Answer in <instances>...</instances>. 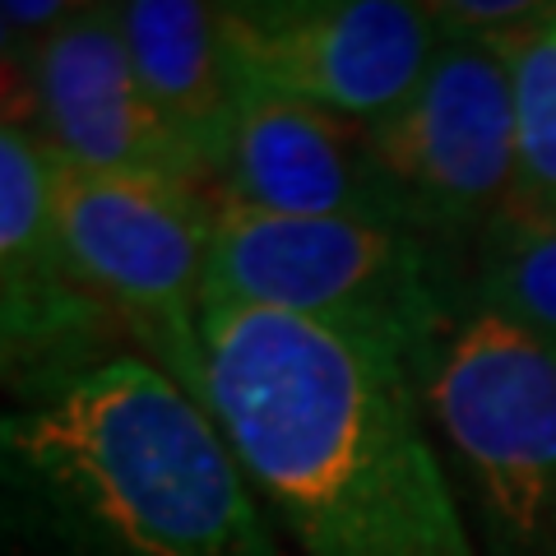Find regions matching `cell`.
<instances>
[{"label": "cell", "instance_id": "cell-1", "mask_svg": "<svg viewBox=\"0 0 556 556\" xmlns=\"http://www.w3.org/2000/svg\"><path fill=\"white\" fill-rule=\"evenodd\" d=\"M204 371L208 413L292 556H478L399 362L298 316L208 306Z\"/></svg>", "mask_w": 556, "mask_h": 556}, {"label": "cell", "instance_id": "cell-2", "mask_svg": "<svg viewBox=\"0 0 556 556\" xmlns=\"http://www.w3.org/2000/svg\"><path fill=\"white\" fill-rule=\"evenodd\" d=\"M0 556H292L218 417L135 348L0 399Z\"/></svg>", "mask_w": 556, "mask_h": 556}, {"label": "cell", "instance_id": "cell-3", "mask_svg": "<svg viewBox=\"0 0 556 556\" xmlns=\"http://www.w3.org/2000/svg\"><path fill=\"white\" fill-rule=\"evenodd\" d=\"M473 302V260L445 241L367 218H283L214 200L208 306H255L427 367Z\"/></svg>", "mask_w": 556, "mask_h": 556}, {"label": "cell", "instance_id": "cell-4", "mask_svg": "<svg viewBox=\"0 0 556 556\" xmlns=\"http://www.w3.org/2000/svg\"><path fill=\"white\" fill-rule=\"evenodd\" d=\"M413 386L478 556H556V339L468 302Z\"/></svg>", "mask_w": 556, "mask_h": 556}, {"label": "cell", "instance_id": "cell-5", "mask_svg": "<svg viewBox=\"0 0 556 556\" xmlns=\"http://www.w3.org/2000/svg\"><path fill=\"white\" fill-rule=\"evenodd\" d=\"M51 163L61 237L79 283L121 325L139 357L208 408L204 316L214 195L181 181L70 167L56 153Z\"/></svg>", "mask_w": 556, "mask_h": 556}, {"label": "cell", "instance_id": "cell-6", "mask_svg": "<svg viewBox=\"0 0 556 556\" xmlns=\"http://www.w3.org/2000/svg\"><path fill=\"white\" fill-rule=\"evenodd\" d=\"M218 10L241 89L367 130L408 108L445 38L437 10L404 0H228Z\"/></svg>", "mask_w": 556, "mask_h": 556}, {"label": "cell", "instance_id": "cell-7", "mask_svg": "<svg viewBox=\"0 0 556 556\" xmlns=\"http://www.w3.org/2000/svg\"><path fill=\"white\" fill-rule=\"evenodd\" d=\"M371 135L422 232L473 260L515 195V79L506 42L445 28L413 102Z\"/></svg>", "mask_w": 556, "mask_h": 556}, {"label": "cell", "instance_id": "cell-8", "mask_svg": "<svg viewBox=\"0 0 556 556\" xmlns=\"http://www.w3.org/2000/svg\"><path fill=\"white\" fill-rule=\"evenodd\" d=\"M121 348H130L121 325L65 255L51 149L0 130V399Z\"/></svg>", "mask_w": 556, "mask_h": 556}, {"label": "cell", "instance_id": "cell-9", "mask_svg": "<svg viewBox=\"0 0 556 556\" xmlns=\"http://www.w3.org/2000/svg\"><path fill=\"white\" fill-rule=\"evenodd\" d=\"M214 200L255 214L367 218L422 232L367 126L255 89H247L232 121Z\"/></svg>", "mask_w": 556, "mask_h": 556}, {"label": "cell", "instance_id": "cell-10", "mask_svg": "<svg viewBox=\"0 0 556 556\" xmlns=\"http://www.w3.org/2000/svg\"><path fill=\"white\" fill-rule=\"evenodd\" d=\"M33 65L42 108L38 139L61 163L208 190L200 163L139 84L116 5H75L51 38L33 47Z\"/></svg>", "mask_w": 556, "mask_h": 556}, {"label": "cell", "instance_id": "cell-11", "mask_svg": "<svg viewBox=\"0 0 556 556\" xmlns=\"http://www.w3.org/2000/svg\"><path fill=\"white\" fill-rule=\"evenodd\" d=\"M116 24L144 93L200 163L214 195L223 149L247 98L223 38V10L204 0H116Z\"/></svg>", "mask_w": 556, "mask_h": 556}, {"label": "cell", "instance_id": "cell-12", "mask_svg": "<svg viewBox=\"0 0 556 556\" xmlns=\"http://www.w3.org/2000/svg\"><path fill=\"white\" fill-rule=\"evenodd\" d=\"M473 302L556 339V218L501 214L473 251Z\"/></svg>", "mask_w": 556, "mask_h": 556}, {"label": "cell", "instance_id": "cell-13", "mask_svg": "<svg viewBox=\"0 0 556 556\" xmlns=\"http://www.w3.org/2000/svg\"><path fill=\"white\" fill-rule=\"evenodd\" d=\"M515 79V195L506 214L556 218V14L506 42Z\"/></svg>", "mask_w": 556, "mask_h": 556}, {"label": "cell", "instance_id": "cell-14", "mask_svg": "<svg viewBox=\"0 0 556 556\" xmlns=\"http://www.w3.org/2000/svg\"><path fill=\"white\" fill-rule=\"evenodd\" d=\"M0 130L38 135V65H33V42H24L5 20H0Z\"/></svg>", "mask_w": 556, "mask_h": 556}, {"label": "cell", "instance_id": "cell-15", "mask_svg": "<svg viewBox=\"0 0 556 556\" xmlns=\"http://www.w3.org/2000/svg\"><path fill=\"white\" fill-rule=\"evenodd\" d=\"M431 10H437V20L445 28L492 38V42H510L556 14V5H533V0H437Z\"/></svg>", "mask_w": 556, "mask_h": 556}, {"label": "cell", "instance_id": "cell-16", "mask_svg": "<svg viewBox=\"0 0 556 556\" xmlns=\"http://www.w3.org/2000/svg\"><path fill=\"white\" fill-rule=\"evenodd\" d=\"M70 14H75L70 0H0V20H5L33 47H38L42 38H51Z\"/></svg>", "mask_w": 556, "mask_h": 556}]
</instances>
